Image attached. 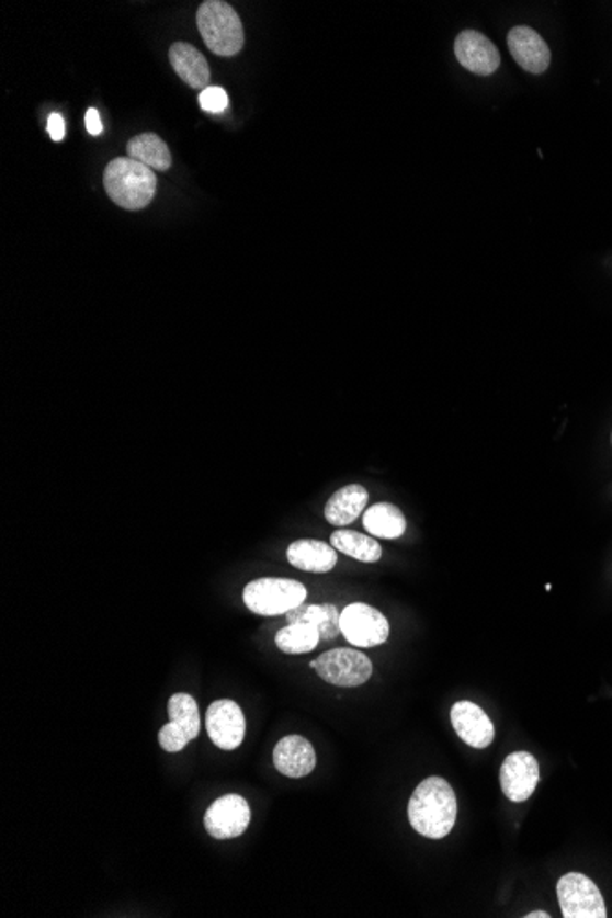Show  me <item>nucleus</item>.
I'll return each instance as SVG.
<instances>
[{"mask_svg": "<svg viewBox=\"0 0 612 918\" xmlns=\"http://www.w3.org/2000/svg\"><path fill=\"white\" fill-rule=\"evenodd\" d=\"M206 729L213 745L220 750H237L246 735L245 713L239 704L229 699H220L207 707Z\"/></svg>", "mask_w": 612, "mask_h": 918, "instance_id": "10", "label": "nucleus"}, {"mask_svg": "<svg viewBox=\"0 0 612 918\" xmlns=\"http://www.w3.org/2000/svg\"><path fill=\"white\" fill-rule=\"evenodd\" d=\"M169 61L173 65L174 72L179 73L180 79L190 84L191 89L206 90L209 87V65L195 46L174 43L169 50Z\"/></svg>", "mask_w": 612, "mask_h": 918, "instance_id": "17", "label": "nucleus"}, {"mask_svg": "<svg viewBox=\"0 0 612 918\" xmlns=\"http://www.w3.org/2000/svg\"><path fill=\"white\" fill-rule=\"evenodd\" d=\"M340 627L343 638L360 649L382 646L390 635L387 619L367 603L347 605L341 612Z\"/></svg>", "mask_w": 612, "mask_h": 918, "instance_id": "7", "label": "nucleus"}, {"mask_svg": "<svg viewBox=\"0 0 612 918\" xmlns=\"http://www.w3.org/2000/svg\"><path fill=\"white\" fill-rule=\"evenodd\" d=\"M508 48L519 67L530 73L545 72L551 65V48L530 26H515L508 34Z\"/></svg>", "mask_w": 612, "mask_h": 918, "instance_id": "15", "label": "nucleus"}, {"mask_svg": "<svg viewBox=\"0 0 612 918\" xmlns=\"http://www.w3.org/2000/svg\"><path fill=\"white\" fill-rule=\"evenodd\" d=\"M128 158L144 163L145 168L168 171L173 163L166 141L158 134H139L127 144Z\"/></svg>", "mask_w": 612, "mask_h": 918, "instance_id": "21", "label": "nucleus"}, {"mask_svg": "<svg viewBox=\"0 0 612 918\" xmlns=\"http://www.w3.org/2000/svg\"><path fill=\"white\" fill-rule=\"evenodd\" d=\"M557 900L565 918H605L607 907L598 885L583 873L563 874Z\"/></svg>", "mask_w": 612, "mask_h": 918, "instance_id": "6", "label": "nucleus"}, {"mask_svg": "<svg viewBox=\"0 0 612 918\" xmlns=\"http://www.w3.org/2000/svg\"><path fill=\"white\" fill-rule=\"evenodd\" d=\"M499 780L510 802H526L540 785V762L529 751H513L502 762Z\"/></svg>", "mask_w": 612, "mask_h": 918, "instance_id": "11", "label": "nucleus"}, {"mask_svg": "<svg viewBox=\"0 0 612 918\" xmlns=\"http://www.w3.org/2000/svg\"><path fill=\"white\" fill-rule=\"evenodd\" d=\"M196 26L207 48L217 56H237L245 46V29L234 8L207 0L196 12Z\"/></svg>", "mask_w": 612, "mask_h": 918, "instance_id": "3", "label": "nucleus"}, {"mask_svg": "<svg viewBox=\"0 0 612 918\" xmlns=\"http://www.w3.org/2000/svg\"><path fill=\"white\" fill-rule=\"evenodd\" d=\"M48 134L54 141H61L65 138V120H63L61 114H57V112L50 114V117H48Z\"/></svg>", "mask_w": 612, "mask_h": 918, "instance_id": "25", "label": "nucleus"}, {"mask_svg": "<svg viewBox=\"0 0 612 918\" xmlns=\"http://www.w3.org/2000/svg\"><path fill=\"white\" fill-rule=\"evenodd\" d=\"M363 526L369 534L379 540H398L406 534V515L390 502H378L363 513Z\"/></svg>", "mask_w": 612, "mask_h": 918, "instance_id": "19", "label": "nucleus"}, {"mask_svg": "<svg viewBox=\"0 0 612 918\" xmlns=\"http://www.w3.org/2000/svg\"><path fill=\"white\" fill-rule=\"evenodd\" d=\"M286 559L292 567L305 573L327 574L338 563V551L324 541L299 540L286 548Z\"/></svg>", "mask_w": 612, "mask_h": 918, "instance_id": "16", "label": "nucleus"}, {"mask_svg": "<svg viewBox=\"0 0 612 918\" xmlns=\"http://www.w3.org/2000/svg\"><path fill=\"white\" fill-rule=\"evenodd\" d=\"M251 821L250 805L239 794L218 797L207 808L204 827L215 840H234L245 835Z\"/></svg>", "mask_w": 612, "mask_h": 918, "instance_id": "9", "label": "nucleus"}, {"mask_svg": "<svg viewBox=\"0 0 612 918\" xmlns=\"http://www.w3.org/2000/svg\"><path fill=\"white\" fill-rule=\"evenodd\" d=\"M330 545L345 556L362 563H376L382 557V546L373 535L360 534L356 530H336L330 535Z\"/></svg>", "mask_w": 612, "mask_h": 918, "instance_id": "22", "label": "nucleus"}, {"mask_svg": "<svg viewBox=\"0 0 612 918\" xmlns=\"http://www.w3.org/2000/svg\"><path fill=\"white\" fill-rule=\"evenodd\" d=\"M341 612H338L335 605L324 603V605H303L295 607L294 611L286 612V622L295 624V622H308L314 624L319 630L321 642H332L338 638L341 633L340 627Z\"/></svg>", "mask_w": 612, "mask_h": 918, "instance_id": "20", "label": "nucleus"}, {"mask_svg": "<svg viewBox=\"0 0 612 918\" xmlns=\"http://www.w3.org/2000/svg\"><path fill=\"white\" fill-rule=\"evenodd\" d=\"M169 724L160 729L158 740L169 753L184 750L201 734L199 704L188 693H177L168 702Z\"/></svg>", "mask_w": 612, "mask_h": 918, "instance_id": "8", "label": "nucleus"}, {"mask_svg": "<svg viewBox=\"0 0 612 918\" xmlns=\"http://www.w3.org/2000/svg\"><path fill=\"white\" fill-rule=\"evenodd\" d=\"M611 442H612V437H611Z\"/></svg>", "mask_w": 612, "mask_h": 918, "instance_id": "28", "label": "nucleus"}, {"mask_svg": "<svg viewBox=\"0 0 612 918\" xmlns=\"http://www.w3.org/2000/svg\"><path fill=\"white\" fill-rule=\"evenodd\" d=\"M412 829L429 840H442L456 821V797L447 781L428 778L412 792L407 807Z\"/></svg>", "mask_w": 612, "mask_h": 918, "instance_id": "1", "label": "nucleus"}, {"mask_svg": "<svg viewBox=\"0 0 612 918\" xmlns=\"http://www.w3.org/2000/svg\"><path fill=\"white\" fill-rule=\"evenodd\" d=\"M537 917H540V918H551V915H548V913H545V911H534V913H530V915H526V918H537Z\"/></svg>", "mask_w": 612, "mask_h": 918, "instance_id": "27", "label": "nucleus"}, {"mask_svg": "<svg viewBox=\"0 0 612 918\" xmlns=\"http://www.w3.org/2000/svg\"><path fill=\"white\" fill-rule=\"evenodd\" d=\"M319 679L340 688H356L371 679L373 662L367 655L351 647H338L324 653L310 664Z\"/></svg>", "mask_w": 612, "mask_h": 918, "instance_id": "5", "label": "nucleus"}, {"mask_svg": "<svg viewBox=\"0 0 612 918\" xmlns=\"http://www.w3.org/2000/svg\"><path fill=\"white\" fill-rule=\"evenodd\" d=\"M369 502V491L362 485L343 486L330 497L325 507V519L332 526H349L354 523L363 512Z\"/></svg>", "mask_w": 612, "mask_h": 918, "instance_id": "18", "label": "nucleus"}, {"mask_svg": "<svg viewBox=\"0 0 612 918\" xmlns=\"http://www.w3.org/2000/svg\"><path fill=\"white\" fill-rule=\"evenodd\" d=\"M84 123H87V131L92 136H98V134L103 133V123H101L100 112L95 111V109H89L87 112V116H84Z\"/></svg>", "mask_w": 612, "mask_h": 918, "instance_id": "26", "label": "nucleus"}, {"mask_svg": "<svg viewBox=\"0 0 612 918\" xmlns=\"http://www.w3.org/2000/svg\"><path fill=\"white\" fill-rule=\"evenodd\" d=\"M316 762H318V757H316L313 743L301 735L283 737L273 748L275 769L292 780L313 774Z\"/></svg>", "mask_w": 612, "mask_h": 918, "instance_id": "14", "label": "nucleus"}, {"mask_svg": "<svg viewBox=\"0 0 612 918\" xmlns=\"http://www.w3.org/2000/svg\"><path fill=\"white\" fill-rule=\"evenodd\" d=\"M451 724L456 735L477 750H485L496 739V726L488 713L475 702L461 701L451 707Z\"/></svg>", "mask_w": 612, "mask_h": 918, "instance_id": "13", "label": "nucleus"}, {"mask_svg": "<svg viewBox=\"0 0 612 918\" xmlns=\"http://www.w3.org/2000/svg\"><path fill=\"white\" fill-rule=\"evenodd\" d=\"M306 587L295 579L261 578L250 581L242 590V600L253 614L279 616L294 611L306 600Z\"/></svg>", "mask_w": 612, "mask_h": 918, "instance_id": "4", "label": "nucleus"}, {"mask_svg": "<svg viewBox=\"0 0 612 918\" xmlns=\"http://www.w3.org/2000/svg\"><path fill=\"white\" fill-rule=\"evenodd\" d=\"M199 101H201L202 109L212 112V114H223L229 105L228 94L220 87H207L206 90H202Z\"/></svg>", "mask_w": 612, "mask_h": 918, "instance_id": "24", "label": "nucleus"}, {"mask_svg": "<svg viewBox=\"0 0 612 918\" xmlns=\"http://www.w3.org/2000/svg\"><path fill=\"white\" fill-rule=\"evenodd\" d=\"M321 635L314 624L308 622H295L288 624L275 635V646L284 655H305L319 646Z\"/></svg>", "mask_w": 612, "mask_h": 918, "instance_id": "23", "label": "nucleus"}, {"mask_svg": "<svg viewBox=\"0 0 612 918\" xmlns=\"http://www.w3.org/2000/svg\"><path fill=\"white\" fill-rule=\"evenodd\" d=\"M103 185L114 204L128 212H138L152 202L158 182L152 169L145 168L144 163L133 158L123 157L106 166Z\"/></svg>", "mask_w": 612, "mask_h": 918, "instance_id": "2", "label": "nucleus"}, {"mask_svg": "<svg viewBox=\"0 0 612 918\" xmlns=\"http://www.w3.org/2000/svg\"><path fill=\"white\" fill-rule=\"evenodd\" d=\"M455 56L469 72L488 78L501 67V54L486 35L464 30L455 39Z\"/></svg>", "mask_w": 612, "mask_h": 918, "instance_id": "12", "label": "nucleus"}]
</instances>
